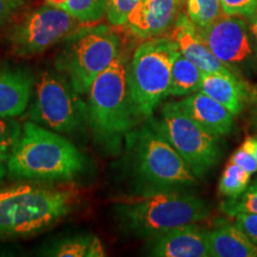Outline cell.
<instances>
[{
    "instance_id": "6da1fadb",
    "label": "cell",
    "mask_w": 257,
    "mask_h": 257,
    "mask_svg": "<svg viewBox=\"0 0 257 257\" xmlns=\"http://www.w3.org/2000/svg\"><path fill=\"white\" fill-rule=\"evenodd\" d=\"M83 168L85 156L70 141L31 120L12 148L8 176L16 181H68Z\"/></svg>"
},
{
    "instance_id": "7a4b0ae2",
    "label": "cell",
    "mask_w": 257,
    "mask_h": 257,
    "mask_svg": "<svg viewBox=\"0 0 257 257\" xmlns=\"http://www.w3.org/2000/svg\"><path fill=\"white\" fill-rule=\"evenodd\" d=\"M127 67L126 59L119 54L96 76L87 93L89 128L99 147L110 154L119 153L127 135L142 119L130 94Z\"/></svg>"
},
{
    "instance_id": "3957f363",
    "label": "cell",
    "mask_w": 257,
    "mask_h": 257,
    "mask_svg": "<svg viewBox=\"0 0 257 257\" xmlns=\"http://www.w3.org/2000/svg\"><path fill=\"white\" fill-rule=\"evenodd\" d=\"M119 223L127 232L153 238L210 216L206 201L184 189L143 191L120 199L115 205Z\"/></svg>"
},
{
    "instance_id": "277c9868",
    "label": "cell",
    "mask_w": 257,
    "mask_h": 257,
    "mask_svg": "<svg viewBox=\"0 0 257 257\" xmlns=\"http://www.w3.org/2000/svg\"><path fill=\"white\" fill-rule=\"evenodd\" d=\"M78 200L73 188L17 185L0 188V238L34 236L67 217Z\"/></svg>"
},
{
    "instance_id": "5b68a950",
    "label": "cell",
    "mask_w": 257,
    "mask_h": 257,
    "mask_svg": "<svg viewBox=\"0 0 257 257\" xmlns=\"http://www.w3.org/2000/svg\"><path fill=\"white\" fill-rule=\"evenodd\" d=\"M126 147L131 148L135 170L146 186L144 191L185 189L197 184V176L154 118H147L146 123L127 135Z\"/></svg>"
},
{
    "instance_id": "8992f818",
    "label": "cell",
    "mask_w": 257,
    "mask_h": 257,
    "mask_svg": "<svg viewBox=\"0 0 257 257\" xmlns=\"http://www.w3.org/2000/svg\"><path fill=\"white\" fill-rule=\"evenodd\" d=\"M180 50L172 38H148L135 50L127 67L130 94L141 118L152 117L169 95L172 68Z\"/></svg>"
},
{
    "instance_id": "52a82bcc",
    "label": "cell",
    "mask_w": 257,
    "mask_h": 257,
    "mask_svg": "<svg viewBox=\"0 0 257 257\" xmlns=\"http://www.w3.org/2000/svg\"><path fill=\"white\" fill-rule=\"evenodd\" d=\"M64 41L55 61L56 69L80 94H87L96 76L120 54L119 38L107 27L99 25L74 31Z\"/></svg>"
},
{
    "instance_id": "ba28073f",
    "label": "cell",
    "mask_w": 257,
    "mask_h": 257,
    "mask_svg": "<svg viewBox=\"0 0 257 257\" xmlns=\"http://www.w3.org/2000/svg\"><path fill=\"white\" fill-rule=\"evenodd\" d=\"M30 118L57 134L74 135L88 124V108L64 74L48 69L35 81Z\"/></svg>"
},
{
    "instance_id": "9c48e42d",
    "label": "cell",
    "mask_w": 257,
    "mask_h": 257,
    "mask_svg": "<svg viewBox=\"0 0 257 257\" xmlns=\"http://www.w3.org/2000/svg\"><path fill=\"white\" fill-rule=\"evenodd\" d=\"M157 125L197 178L210 172L219 161L218 137L193 120L176 101L163 105Z\"/></svg>"
},
{
    "instance_id": "30bf717a",
    "label": "cell",
    "mask_w": 257,
    "mask_h": 257,
    "mask_svg": "<svg viewBox=\"0 0 257 257\" xmlns=\"http://www.w3.org/2000/svg\"><path fill=\"white\" fill-rule=\"evenodd\" d=\"M78 19L53 5L42 6L9 31L8 41L14 54L35 56L66 40L75 31Z\"/></svg>"
},
{
    "instance_id": "8fae6325",
    "label": "cell",
    "mask_w": 257,
    "mask_h": 257,
    "mask_svg": "<svg viewBox=\"0 0 257 257\" xmlns=\"http://www.w3.org/2000/svg\"><path fill=\"white\" fill-rule=\"evenodd\" d=\"M198 30L217 59L234 73V67L251 59L253 50L248 29L238 16L223 14L210 27Z\"/></svg>"
},
{
    "instance_id": "7c38bea8",
    "label": "cell",
    "mask_w": 257,
    "mask_h": 257,
    "mask_svg": "<svg viewBox=\"0 0 257 257\" xmlns=\"http://www.w3.org/2000/svg\"><path fill=\"white\" fill-rule=\"evenodd\" d=\"M147 252L156 257H208L206 231L195 224L176 227L148 239Z\"/></svg>"
},
{
    "instance_id": "4fadbf2b",
    "label": "cell",
    "mask_w": 257,
    "mask_h": 257,
    "mask_svg": "<svg viewBox=\"0 0 257 257\" xmlns=\"http://www.w3.org/2000/svg\"><path fill=\"white\" fill-rule=\"evenodd\" d=\"M172 40L178 44L180 53L204 73L236 74L225 66L212 53L210 48L201 37L198 28L192 23L187 15H180L175 21L172 31Z\"/></svg>"
},
{
    "instance_id": "5bb4252c",
    "label": "cell",
    "mask_w": 257,
    "mask_h": 257,
    "mask_svg": "<svg viewBox=\"0 0 257 257\" xmlns=\"http://www.w3.org/2000/svg\"><path fill=\"white\" fill-rule=\"evenodd\" d=\"M35 79L23 67L0 62V117L16 118L27 110Z\"/></svg>"
},
{
    "instance_id": "9a60e30c",
    "label": "cell",
    "mask_w": 257,
    "mask_h": 257,
    "mask_svg": "<svg viewBox=\"0 0 257 257\" xmlns=\"http://www.w3.org/2000/svg\"><path fill=\"white\" fill-rule=\"evenodd\" d=\"M176 102L186 114L214 136H224L232 130L234 115L220 102L201 91Z\"/></svg>"
},
{
    "instance_id": "2e32d148",
    "label": "cell",
    "mask_w": 257,
    "mask_h": 257,
    "mask_svg": "<svg viewBox=\"0 0 257 257\" xmlns=\"http://www.w3.org/2000/svg\"><path fill=\"white\" fill-rule=\"evenodd\" d=\"M179 0H142L128 17L126 25L135 36L154 38L174 21Z\"/></svg>"
},
{
    "instance_id": "e0dca14e",
    "label": "cell",
    "mask_w": 257,
    "mask_h": 257,
    "mask_svg": "<svg viewBox=\"0 0 257 257\" xmlns=\"http://www.w3.org/2000/svg\"><path fill=\"white\" fill-rule=\"evenodd\" d=\"M211 257H257V245L237 225L206 231Z\"/></svg>"
},
{
    "instance_id": "ac0fdd59",
    "label": "cell",
    "mask_w": 257,
    "mask_h": 257,
    "mask_svg": "<svg viewBox=\"0 0 257 257\" xmlns=\"http://www.w3.org/2000/svg\"><path fill=\"white\" fill-rule=\"evenodd\" d=\"M200 91L229 110L233 115L239 114L245 101L244 85L237 80L236 74L202 72Z\"/></svg>"
},
{
    "instance_id": "d6986e66",
    "label": "cell",
    "mask_w": 257,
    "mask_h": 257,
    "mask_svg": "<svg viewBox=\"0 0 257 257\" xmlns=\"http://www.w3.org/2000/svg\"><path fill=\"white\" fill-rule=\"evenodd\" d=\"M43 253L46 256L56 257H104L106 250L98 236L82 234L60 240Z\"/></svg>"
},
{
    "instance_id": "ffe728a7",
    "label": "cell",
    "mask_w": 257,
    "mask_h": 257,
    "mask_svg": "<svg viewBox=\"0 0 257 257\" xmlns=\"http://www.w3.org/2000/svg\"><path fill=\"white\" fill-rule=\"evenodd\" d=\"M202 70L179 53L172 68L169 95L182 96L197 93L201 88Z\"/></svg>"
},
{
    "instance_id": "44dd1931",
    "label": "cell",
    "mask_w": 257,
    "mask_h": 257,
    "mask_svg": "<svg viewBox=\"0 0 257 257\" xmlns=\"http://www.w3.org/2000/svg\"><path fill=\"white\" fill-rule=\"evenodd\" d=\"M48 4L62 9L79 22H98L106 14V0H47Z\"/></svg>"
},
{
    "instance_id": "7402d4cb",
    "label": "cell",
    "mask_w": 257,
    "mask_h": 257,
    "mask_svg": "<svg viewBox=\"0 0 257 257\" xmlns=\"http://www.w3.org/2000/svg\"><path fill=\"white\" fill-rule=\"evenodd\" d=\"M251 175L248 170L229 161L221 174L218 191L226 198L238 197L250 185Z\"/></svg>"
},
{
    "instance_id": "603a6c76",
    "label": "cell",
    "mask_w": 257,
    "mask_h": 257,
    "mask_svg": "<svg viewBox=\"0 0 257 257\" xmlns=\"http://www.w3.org/2000/svg\"><path fill=\"white\" fill-rule=\"evenodd\" d=\"M187 17L198 29H205L223 15L220 0H186Z\"/></svg>"
},
{
    "instance_id": "cb8c5ba5",
    "label": "cell",
    "mask_w": 257,
    "mask_h": 257,
    "mask_svg": "<svg viewBox=\"0 0 257 257\" xmlns=\"http://www.w3.org/2000/svg\"><path fill=\"white\" fill-rule=\"evenodd\" d=\"M221 211L231 217L238 213L257 214V180L238 197L229 198V200L221 202Z\"/></svg>"
},
{
    "instance_id": "d4e9b609",
    "label": "cell",
    "mask_w": 257,
    "mask_h": 257,
    "mask_svg": "<svg viewBox=\"0 0 257 257\" xmlns=\"http://www.w3.org/2000/svg\"><path fill=\"white\" fill-rule=\"evenodd\" d=\"M142 0H106V16L111 25H126L128 17Z\"/></svg>"
},
{
    "instance_id": "484cf974",
    "label": "cell",
    "mask_w": 257,
    "mask_h": 257,
    "mask_svg": "<svg viewBox=\"0 0 257 257\" xmlns=\"http://www.w3.org/2000/svg\"><path fill=\"white\" fill-rule=\"evenodd\" d=\"M255 137H248L244 141L242 146L234 152L230 157L231 162L236 163L248 170L250 174H255L257 172V160L255 156Z\"/></svg>"
},
{
    "instance_id": "4316f807",
    "label": "cell",
    "mask_w": 257,
    "mask_h": 257,
    "mask_svg": "<svg viewBox=\"0 0 257 257\" xmlns=\"http://www.w3.org/2000/svg\"><path fill=\"white\" fill-rule=\"evenodd\" d=\"M224 15L251 17L257 10V0H220Z\"/></svg>"
},
{
    "instance_id": "83f0119b",
    "label": "cell",
    "mask_w": 257,
    "mask_h": 257,
    "mask_svg": "<svg viewBox=\"0 0 257 257\" xmlns=\"http://www.w3.org/2000/svg\"><path fill=\"white\" fill-rule=\"evenodd\" d=\"M23 126L15 118L0 117V144L15 146L22 136Z\"/></svg>"
},
{
    "instance_id": "f1b7e54d",
    "label": "cell",
    "mask_w": 257,
    "mask_h": 257,
    "mask_svg": "<svg viewBox=\"0 0 257 257\" xmlns=\"http://www.w3.org/2000/svg\"><path fill=\"white\" fill-rule=\"evenodd\" d=\"M236 225L257 245V214L238 213L236 214Z\"/></svg>"
},
{
    "instance_id": "f546056e",
    "label": "cell",
    "mask_w": 257,
    "mask_h": 257,
    "mask_svg": "<svg viewBox=\"0 0 257 257\" xmlns=\"http://www.w3.org/2000/svg\"><path fill=\"white\" fill-rule=\"evenodd\" d=\"M27 0H0V27L5 24L19 9L23 8Z\"/></svg>"
},
{
    "instance_id": "4dcf8cb0",
    "label": "cell",
    "mask_w": 257,
    "mask_h": 257,
    "mask_svg": "<svg viewBox=\"0 0 257 257\" xmlns=\"http://www.w3.org/2000/svg\"><path fill=\"white\" fill-rule=\"evenodd\" d=\"M14 147L11 144H0V182L8 175V162Z\"/></svg>"
},
{
    "instance_id": "1f68e13d",
    "label": "cell",
    "mask_w": 257,
    "mask_h": 257,
    "mask_svg": "<svg viewBox=\"0 0 257 257\" xmlns=\"http://www.w3.org/2000/svg\"><path fill=\"white\" fill-rule=\"evenodd\" d=\"M250 18H251V23H250V29H251V32H252V35H253V38H255L256 46H257V10L255 11V14H253Z\"/></svg>"
},
{
    "instance_id": "d6a6232c",
    "label": "cell",
    "mask_w": 257,
    "mask_h": 257,
    "mask_svg": "<svg viewBox=\"0 0 257 257\" xmlns=\"http://www.w3.org/2000/svg\"><path fill=\"white\" fill-rule=\"evenodd\" d=\"M255 138H256V142H255V156H256V160H257V136Z\"/></svg>"
},
{
    "instance_id": "836d02e7",
    "label": "cell",
    "mask_w": 257,
    "mask_h": 257,
    "mask_svg": "<svg viewBox=\"0 0 257 257\" xmlns=\"http://www.w3.org/2000/svg\"><path fill=\"white\" fill-rule=\"evenodd\" d=\"M180 2H185V0H179V3H180Z\"/></svg>"
}]
</instances>
